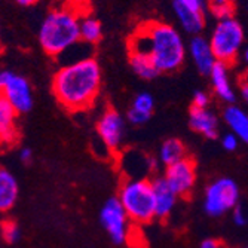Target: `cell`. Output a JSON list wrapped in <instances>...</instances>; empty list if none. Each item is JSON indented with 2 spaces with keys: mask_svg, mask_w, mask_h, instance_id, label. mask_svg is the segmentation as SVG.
I'll use <instances>...</instances> for the list:
<instances>
[{
  "mask_svg": "<svg viewBox=\"0 0 248 248\" xmlns=\"http://www.w3.org/2000/svg\"><path fill=\"white\" fill-rule=\"evenodd\" d=\"M239 204V187L235 180L220 177L211 182L204 193V210L211 217H221Z\"/></svg>",
  "mask_w": 248,
  "mask_h": 248,
  "instance_id": "cell-6",
  "label": "cell"
},
{
  "mask_svg": "<svg viewBox=\"0 0 248 248\" xmlns=\"http://www.w3.org/2000/svg\"><path fill=\"white\" fill-rule=\"evenodd\" d=\"M199 248H224L223 244L217 239H205V241H202Z\"/></svg>",
  "mask_w": 248,
  "mask_h": 248,
  "instance_id": "cell-30",
  "label": "cell"
},
{
  "mask_svg": "<svg viewBox=\"0 0 248 248\" xmlns=\"http://www.w3.org/2000/svg\"><path fill=\"white\" fill-rule=\"evenodd\" d=\"M223 121L241 143L248 144V113L245 110L235 104H229L223 110Z\"/></svg>",
  "mask_w": 248,
  "mask_h": 248,
  "instance_id": "cell-17",
  "label": "cell"
},
{
  "mask_svg": "<svg viewBox=\"0 0 248 248\" xmlns=\"http://www.w3.org/2000/svg\"><path fill=\"white\" fill-rule=\"evenodd\" d=\"M189 125L205 139L214 140L218 135V118L210 108H198L192 106L189 110Z\"/></svg>",
  "mask_w": 248,
  "mask_h": 248,
  "instance_id": "cell-13",
  "label": "cell"
},
{
  "mask_svg": "<svg viewBox=\"0 0 248 248\" xmlns=\"http://www.w3.org/2000/svg\"><path fill=\"white\" fill-rule=\"evenodd\" d=\"M180 3H183L185 6L190 8V9H195V11H201L204 12V0H178Z\"/></svg>",
  "mask_w": 248,
  "mask_h": 248,
  "instance_id": "cell-28",
  "label": "cell"
},
{
  "mask_svg": "<svg viewBox=\"0 0 248 248\" xmlns=\"http://www.w3.org/2000/svg\"><path fill=\"white\" fill-rule=\"evenodd\" d=\"M103 37L101 22L93 15H83L80 18V40L85 45H97Z\"/></svg>",
  "mask_w": 248,
  "mask_h": 248,
  "instance_id": "cell-22",
  "label": "cell"
},
{
  "mask_svg": "<svg viewBox=\"0 0 248 248\" xmlns=\"http://www.w3.org/2000/svg\"><path fill=\"white\" fill-rule=\"evenodd\" d=\"M189 55L198 69L201 75L210 76L214 65L218 62L213 48L210 39H205L204 36H193L189 42Z\"/></svg>",
  "mask_w": 248,
  "mask_h": 248,
  "instance_id": "cell-11",
  "label": "cell"
},
{
  "mask_svg": "<svg viewBox=\"0 0 248 248\" xmlns=\"http://www.w3.org/2000/svg\"><path fill=\"white\" fill-rule=\"evenodd\" d=\"M172 11L180 22V26L187 34H192V37L201 36V31L205 27L204 12L190 9L183 3H180L178 0H172Z\"/></svg>",
  "mask_w": 248,
  "mask_h": 248,
  "instance_id": "cell-15",
  "label": "cell"
},
{
  "mask_svg": "<svg viewBox=\"0 0 248 248\" xmlns=\"http://www.w3.org/2000/svg\"><path fill=\"white\" fill-rule=\"evenodd\" d=\"M210 95L205 91H195L193 94V100H192V106L198 107V108H208L210 106Z\"/></svg>",
  "mask_w": 248,
  "mask_h": 248,
  "instance_id": "cell-26",
  "label": "cell"
},
{
  "mask_svg": "<svg viewBox=\"0 0 248 248\" xmlns=\"http://www.w3.org/2000/svg\"><path fill=\"white\" fill-rule=\"evenodd\" d=\"M239 93H241L242 100L248 103V82L239 80Z\"/></svg>",
  "mask_w": 248,
  "mask_h": 248,
  "instance_id": "cell-31",
  "label": "cell"
},
{
  "mask_svg": "<svg viewBox=\"0 0 248 248\" xmlns=\"http://www.w3.org/2000/svg\"><path fill=\"white\" fill-rule=\"evenodd\" d=\"M129 65L132 72L144 80H152L159 75V70L156 69L152 58L146 54L129 52Z\"/></svg>",
  "mask_w": 248,
  "mask_h": 248,
  "instance_id": "cell-21",
  "label": "cell"
},
{
  "mask_svg": "<svg viewBox=\"0 0 248 248\" xmlns=\"http://www.w3.org/2000/svg\"><path fill=\"white\" fill-rule=\"evenodd\" d=\"M153 193H155V207H156V218L165 220L171 216L175 208L178 196L170 187L164 175H157L152 178Z\"/></svg>",
  "mask_w": 248,
  "mask_h": 248,
  "instance_id": "cell-12",
  "label": "cell"
},
{
  "mask_svg": "<svg viewBox=\"0 0 248 248\" xmlns=\"http://www.w3.org/2000/svg\"><path fill=\"white\" fill-rule=\"evenodd\" d=\"M244 29L238 19L232 16L217 21L210 36V43L217 61L228 65L236 62L244 46Z\"/></svg>",
  "mask_w": 248,
  "mask_h": 248,
  "instance_id": "cell-5",
  "label": "cell"
},
{
  "mask_svg": "<svg viewBox=\"0 0 248 248\" xmlns=\"http://www.w3.org/2000/svg\"><path fill=\"white\" fill-rule=\"evenodd\" d=\"M31 159H33V152L29 147H22L19 150V161L24 164H30Z\"/></svg>",
  "mask_w": 248,
  "mask_h": 248,
  "instance_id": "cell-29",
  "label": "cell"
},
{
  "mask_svg": "<svg viewBox=\"0 0 248 248\" xmlns=\"http://www.w3.org/2000/svg\"><path fill=\"white\" fill-rule=\"evenodd\" d=\"M100 141L110 152H118L125 137V118L115 108H106L97 122Z\"/></svg>",
  "mask_w": 248,
  "mask_h": 248,
  "instance_id": "cell-9",
  "label": "cell"
},
{
  "mask_svg": "<svg viewBox=\"0 0 248 248\" xmlns=\"http://www.w3.org/2000/svg\"><path fill=\"white\" fill-rule=\"evenodd\" d=\"M100 221L106 232L108 233L110 239L115 244L122 245L131 238L132 223L118 196H113L106 201V204L100 211Z\"/></svg>",
  "mask_w": 248,
  "mask_h": 248,
  "instance_id": "cell-8",
  "label": "cell"
},
{
  "mask_svg": "<svg viewBox=\"0 0 248 248\" xmlns=\"http://www.w3.org/2000/svg\"><path fill=\"white\" fill-rule=\"evenodd\" d=\"M211 14L220 19H228L233 16V2H226V3H211L210 5Z\"/></svg>",
  "mask_w": 248,
  "mask_h": 248,
  "instance_id": "cell-24",
  "label": "cell"
},
{
  "mask_svg": "<svg viewBox=\"0 0 248 248\" xmlns=\"http://www.w3.org/2000/svg\"><path fill=\"white\" fill-rule=\"evenodd\" d=\"M118 199L134 226H144L156 218L152 180L126 178L119 187Z\"/></svg>",
  "mask_w": 248,
  "mask_h": 248,
  "instance_id": "cell-4",
  "label": "cell"
},
{
  "mask_svg": "<svg viewBox=\"0 0 248 248\" xmlns=\"http://www.w3.org/2000/svg\"><path fill=\"white\" fill-rule=\"evenodd\" d=\"M232 2H233V0H232Z\"/></svg>",
  "mask_w": 248,
  "mask_h": 248,
  "instance_id": "cell-37",
  "label": "cell"
},
{
  "mask_svg": "<svg viewBox=\"0 0 248 248\" xmlns=\"http://www.w3.org/2000/svg\"><path fill=\"white\" fill-rule=\"evenodd\" d=\"M229 67L228 64H223V62H217L214 65V69L210 73V80H211V86H213V91L214 94L223 101L229 104H233L236 100V94H235V89L232 86L231 82V75H229Z\"/></svg>",
  "mask_w": 248,
  "mask_h": 248,
  "instance_id": "cell-14",
  "label": "cell"
},
{
  "mask_svg": "<svg viewBox=\"0 0 248 248\" xmlns=\"http://www.w3.org/2000/svg\"><path fill=\"white\" fill-rule=\"evenodd\" d=\"M220 143H221V147L226 150V152H235L239 147L241 140L236 137L233 132H228V134H224L223 137H221V141Z\"/></svg>",
  "mask_w": 248,
  "mask_h": 248,
  "instance_id": "cell-25",
  "label": "cell"
},
{
  "mask_svg": "<svg viewBox=\"0 0 248 248\" xmlns=\"http://www.w3.org/2000/svg\"><path fill=\"white\" fill-rule=\"evenodd\" d=\"M52 94L72 113L91 108L101 89V69L94 57L61 65L52 78Z\"/></svg>",
  "mask_w": 248,
  "mask_h": 248,
  "instance_id": "cell-1",
  "label": "cell"
},
{
  "mask_svg": "<svg viewBox=\"0 0 248 248\" xmlns=\"http://www.w3.org/2000/svg\"><path fill=\"white\" fill-rule=\"evenodd\" d=\"M247 248H248V247H247Z\"/></svg>",
  "mask_w": 248,
  "mask_h": 248,
  "instance_id": "cell-38",
  "label": "cell"
},
{
  "mask_svg": "<svg viewBox=\"0 0 248 248\" xmlns=\"http://www.w3.org/2000/svg\"><path fill=\"white\" fill-rule=\"evenodd\" d=\"M241 80H244V82H248V69L242 73V76H241Z\"/></svg>",
  "mask_w": 248,
  "mask_h": 248,
  "instance_id": "cell-35",
  "label": "cell"
},
{
  "mask_svg": "<svg viewBox=\"0 0 248 248\" xmlns=\"http://www.w3.org/2000/svg\"><path fill=\"white\" fill-rule=\"evenodd\" d=\"M80 0L64 2L45 15L39 29V43L45 54L61 57L80 42Z\"/></svg>",
  "mask_w": 248,
  "mask_h": 248,
  "instance_id": "cell-3",
  "label": "cell"
},
{
  "mask_svg": "<svg viewBox=\"0 0 248 248\" xmlns=\"http://www.w3.org/2000/svg\"><path fill=\"white\" fill-rule=\"evenodd\" d=\"M232 220H233V223L236 224V226H245V224L248 223V214L241 205H238L232 211Z\"/></svg>",
  "mask_w": 248,
  "mask_h": 248,
  "instance_id": "cell-27",
  "label": "cell"
},
{
  "mask_svg": "<svg viewBox=\"0 0 248 248\" xmlns=\"http://www.w3.org/2000/svg\"><path fill=\"white\" fill-rule=\"evenodd\" d=\"M14 2H16L21 6H33V5L39 3L40 0H14Z\"/></svg>",
  "mask_w": 248,
  "mask_h": 248,
  "instance_id": "cell-32",
  "label": "cell"
},
{
  "mask_svg": "<svg viewBox=\"0 0 248 248\" xmlns=\"http://www.w3.org/2000/svg\"><path fill=\"white\" fill-rule=\"evenodd\" d=\"M129 52L146 54L159 73L178 70L186 60V43L175 27L161 21H144L128 40Z\"/></svg>",
  "mask_w": 248,
  "mask_h": 248,
  "instance_id": "cell-2",
  "label": "cell"
},
{
  "mask_svg": "<svg viewBox=\"0 0 248 248\" xmlns=\"http://www.w3.org/2000/svg\"><path fill=\"white\" fill-rule=\"evenodd\" d=\"M2 239L8 245L16 244L21 239V228L14 220H3V223H2Z\"/></svg>",
  "mask_w": 248,
  "mask_h": 248,
  "instance_id": "cell-23",
  "label": "cell"
},
{
  "mask_svg": "<svg viewBox=\"0 0 248 248\" xmlns=\"http://www.w3.org/2000/svg\"><path fill=\"white\" fill-rule=\"evenodd\" d=\"M242 58H244V61H245V64L248 65V46L242 51Z\"/></svg>",
  "mask_w": 248,
  "mask_h": 248,
  "instance_id": "cell-33",
  "label": "cell"
},
{
  "mask_svg": "<svg viewBox=\"0 0 248 248\" xmlns=\"http://www.w3.org/2000/svg\"><path fill=\"white\" fill-rule=\"evenodd\" d=\"M16 116L18 111L11 106V103L0 97V140L3 147L14 146L18 140Z\"/></svg>",
  "mask_w": 248,
  "mask_h": 248,
  "instance_id": "cell-16",
  "label": "cell"
},
{
  "mask_svg": "<svg viewBox=\"0 0 248 248\" xmlns=\"http://www.w3.org/2000/svg\"><path fill=\"white\" fill-rule=\"evenodd\" d=\"M0 91H2V97L18 111V115L29 113L33 108V89L24 76L11 70H3L0 73Z\"/></svg>",
  "mask_w": 248,
  "mask_h": 248,
  "instance_id": "cell-7",
  "label": "cell"
},
{
  "mask_svg": "<svg viewBox=\"0 0 248 248\" xmlns=\"http://www.w3.org/2000/svg\"><path fill=\"white\" fill-rule=\"evenodd\" d=\"M62 2H72V0H62Z\"/></svg>",
  "mask_w": 248,
  "mask_h": 248,
  "instance_id": "cell-36",
  "label": "cell"
},
{
  "mask_svg": "<svg viewBox=\"0 0 248 248\" xmlns=\"http://www.w3.org/2000/svg\"><path fill=\"white\" fill-rule=\"evenodd\" d=\"M187 157L186 155V147L182 140L178 139H168L162 143L159 149V162L162 165L170 167L175 162H180L182 159Z\"/></svg>",
  "mask_w": 248,
  "mask_h": 248,
  "instance_id": "cell-20",
  "label": "cell"
},
{
  "mask_svg": "<svg viewBox=\"0 0 248 248\" xmlns=\"http://www.w3.org/2000/svg\"><path fill=\"white\" fill-rule=\"evenodd\" d=\"M19 195V187L18 182L14 177V174L2 168L0 170V211L8 213L12 210V207L16 204Z\"/></svg>",
  "mask_w": 248,
  "mask_h": 248,
  "instance_id": "cell-19",
  "label": "cell"
},
{
  "mask_svg": "<svg viewBox=\"0 0 248 248\" xmlns=\"http://www.w3.org/2000/svg\"><path fill=\"white\" fill-rule=\"evenodd\" d=\"M164 177L178 198H187L196 183V162L187 156L180 162L167 167Z\"/></svg>",
  "mask_w": 248,
  "mask_h": 248,
  "instance_id": "cell-10",
  "label": "cell"
},
{
  "mask_svg": "<svg viewBox=\"0 0 248 248\" xmlns=\"http://www.w3.org/2000/svg\"><path fill=\"white\" fill-rule=\"evenodd\" d=\"M226 2H232V0H210V5L211 3H226Z\"/></svg>",
  "mask_w": 248,
  "mask_h": 248,
  "instance_id": "cell-34",
  "label": "cell"
},
{
  "mask_svg": "<svg viewBox=\"0 0 248 248\" xmlns=\"http://www.w3.org/2000/svg\"><path fill=\"white\" fill-rule=\"evenodd\" d=\"M153 110H155V100H153L152 94L140 93V94L135 95V98L132 100L131 108L128 110V113H126L128 122L131 125L140 126V125L146 124L152 118Z\"/></svg>",
  "mask_w": 248,
  "mask_h": 248,
  "instance_id": "cell-18",
  "label": "cell"
}]
</instances>
